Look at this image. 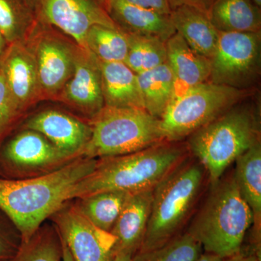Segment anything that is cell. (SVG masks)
I'll use <instances>...</instances> for the list:
<instances>
[{"instance_id": "f35d334b", "label": "cell", "mask_w": 261, "mask_h": 261, "mask_svg": "<svg viewBox=\"0 0 261 261\" xmlns=\"http://www.w3.org/2000/svg\"><path fill=\"white\" fill-rule=\"evenodd\" d=\"M132 257L127 254L118 253L115 256L113 261H130Z\"/></svg>"}, {"instance_id": "74e56055", "label": "cell", "mask_w": 261, "mask_h": 261, "mask_svg": "<svg viewBox=\"0 0 261 261\" xmlns=\"http://www.w3.org/2000/svg\"><path fill=\"white\" fill-rule=\"evenodd\" d=\"M8 46V43H7L5 37H3V34H2L1 31H0V58H1L2 56L4 54Z\"/></svg>"}, {"instance_id": "4fadbf2b", "label": "cell", "mask_w": 261, "mask_h": 261, "mask_svg": "<svg viewBox=\"0 0 261 261\" xmlns=\"http://www.w3.org/2000/svg\"><path fill=\"white\" fill-rule=\"evenodd\" d=\"M57 98L89 119L95 116L105 106L97 58L78 47L73 74Z\"/></svg>"}, {"instance_id": "f1b7e54d", "label": "cell", "mask_w": 261, "mask_h": 261, "mask_svg": "<svg viewBox=\"0 0 261 261\" xmlns=\"http://www.w3.org/2000/svg\"><path fill=\"white\" fill-rule=\"evenodd\" d=\"M202 252L200 244L185 231L159 248L136 252L130 261H196Z\"/></svg>"}, {"instance_id": "44dd1931", "label": "cell", "mask_w": 261, "mask_h": 261, "mask_svg": "<svg viewBox=\"0 0 261 261\" xmlns=\"http://www.w3.org/2000/svg\"><path fill=\"white\" fill-rule=\"evenodd\" d=\"M98 65L105 106L145 110L137 75L133 70L123 62L102 63L98 61Z\"/></svg>"}, {"instance_id": "9c48e42d", "label": "cell", "mask_w": 261, "mask_h": 261, "mask_svg": "<svg viewBox=\"0 0 261 261\" xmlns=\"http://www.w3.org/2000/svg\"><path fill=\"white\" fill-rule=\"evenodd\" d=\"M260 32H220L209 82L248 90L260 72Z\"/></svg>"}, {"instance_id": "ac0fdd59", "label": "cell", "mask_w": 261, "mask_h": 261, "mask_svg": "<svg viewBox=\"0 0 261 261\" xmlns=\"http://www.w3.org/2000/svg\"><path fill=\"white\" fill-rule=\"evenodd\" d=\"M235 181L253 216L251 243L247 248L260 255L261 144L256 142L235 161Z\"/></svg>"}, {"instance_id": "7402d4cb", "label": "cell", "mask_w": 261, "mask_h": 261, "mask_svg": "<svg viewBox=\"0 0 261 261\" xmlns=\"http://www.w3.org/2000/svg\"><path fill=\"white\" fill-rule=\"evenodd\" d=\"M207 16L220 32H260V8L252 0H216Z\"/></svg>"}, {"instance_id": "5b68a950", "label": "cell", "mask_w": 261, "mask_h": 261, "mask_svg": "<svg viewBox=\"0 0 261 261\" xmlns=\"http://www.w3.org/2000/svg\"><path fill=\"white\" fill-rule=\"evenodd\" d=\"M258 141L260 130L253 108L236 105L194 132L186 142L191 155L205 167L211 185Z\"/></svg>"}, {"instance_id": "1f68e13d", "label": "cell", "mask_w": 261, "mask_h": 261, "mask_svg": "<svg viewBox=\"0 0 261 261\" xmlns=\"http://www.w3.org/2000/svg\"><path fill=\"white\" fill-rule=\"evenodd\" d=\"M124 1L136 6L153 10L161 14L169 15L171 12L168 0H124Z\"/></svg>"}, {"instance_id": "d6a6232c", "label": "cell", "mask_w": 261, "mask_h": 261, "mask_svg": "<svg viewBox=\"0 0 261 261\" xmlns=\"http://www.w3.org/2000/svg\"><path fill=\"white\" fill-rule=\"evenodd\" d=\"M216 0H168L171 10L181 5L193 7L207 15L209 10Z\"/></svg>"}, {"instance_id": "277c9868", "label": "cell", "mask_w": 261, "mask_h": 261, "mask_svg": "<svg viewBox=\"0 0 261 261\" xmlns=\"http://www.w3.org/2000/svg\"><path fill=\"white\" fill-rule=\"evenodd\" d=\"M210 186L186 232L200 244L204 251L225 258L241 250L253 216L240 194L233 172Z\"/></svg>"}, {"instance_id": "ba28073f", "label": "cell", "mask_w": 261, "mask_h": 261, "mask_svg": "<svg viewBox=\"0 0 261 261\" xmlns=\"http://www.w3.org/2000/svg\"><path fill=\"white\" fill-rule=\"evenodd\" d=\"M77 159L62 152L42 134L23 128L0 145V176L25 179L44 176Z\"/></svg>"}, {"instance_id": "603a6c76", "label": "cell", "mask_w": 261, "mask_h": 261, "mask_svg": "<svg viewBox=\"0 0 261 261\" xmlns=\"http://www.w3.org/2000/svg\"><path fill=\"white\" fill-rule=\"evenodd\" d=\"M137 75L144 108L149 114L161 119L174 94L172 72L166 62Z\"/></svg>"}, {"instance_id": "ffe728a7", "label": "cell", "mask_w": 261, "mask_h": 261, "mask_svg": "<svg viewBox=\"0 0 261 261\" xmlns=\"http://www.w3.org/2000/svg\"><path fill=\"white\" fill-rule=\"evenodd\" d=\"M169 18L176 33L189 47L208 59L214 56L219 32L206 13L193 7L181 5L171 10Z\"/></svg>"}, {"instance_id": "6da1fadb", "label": "cell", "mask_w": 261, "mask_h": 261, "mask_svg": "<svg viewBox=\"0 0 261 261\" xmlns=\"http://www.w3.org/2000/svg\"><path fill=\"white\" fill-rule=\"evenodd\" d=\"M190 155L186 142L163 141L132 153L97 159L93 171L70 190L68 201L106 191L153 190Z\"/></svg>"}, {"instance_id": "7c38bea8", "label": "cell", "mask_w": 261, "mask_h": 261, "mask_svg": "<svg viewBox=\"0 0 261 261\" xmlns=\"http://www.w3.org/2000/svg\"><path fill=\"white\" fill-rule=\"evenodd\" d=\"M106 7V0H41L37 18L59 29L86 51V38L92 27L118 29Z\"/></svg>"}, {"instance_id": "9a60e30c", "label": "cell", "mask_w": 261, "mask_h": 261, "mask_svg": "<svg viewBox=\"0 0 261 261\" xmlns=\"http://www.w3.org/2000/svg\"><path fill=\"white\" fill-rule=\"evenodd\" d=\"M24 128L42 134L62 152L75 158L82 157L92 136L89 123L57 110L33 115L25 121Z\"/></svg>"}, {"instance_id": "cb8c5ba5", "label": "cell", "mask_w": 261, "mask_h": 261, "mask_svg": "<svg viewBox=\"0 0 261 261\" xmlns=\"http://www.w3.org/2000/svg\"><path fill=\"white\" fill-rule=\"evenodd\" d=\"M132 194L123 191H106L75 199V206L94 226L111 232Z\"/></svg>"}, {"instance_id": "8992f818", "label": "cell", "mask_w": 261, "mask_h": 261, "mask_svg": "<svg viewBox=\"0 0 261 261\" xmlns=\"http://www.w3.org/2000/svg\"><path fill=\"white\" fill-rule=\"evenodd\" d=\"M89 123L92 136L82 152L87 159L132 153L166 141L161 120L144 109L105 106Z\"/></svg>"}, {"instance_id": "8d00e7d4", "label": "cell", "mask_w": 261, "mask_h": 261, "mask_svg": "<svg viewBox=\"0 0 261 261\" xmlns=\"http://www.w3.org/2000/svg\"><path fill=\"white\" fill-rule=\"evenodd\" d=\"M62 243H63V257H62V261H74L63 239H62Z\"/></svg>"}, {"instance_id": "d6986e66", "label": "cell", "mask_w": 261, "mask_h": 261, "mask_svg": "<svg viewBox=\"0 0 261 261\" xmlns=\"http://www.w3.org/2000/svg\"><path fill=\"white\" fill-rule=\"evenodd\" d=\"M166 47V63L172 72L174 82L173 99L196 85L209 82L210 59L192 49L179 34L176 33L170 37Z\"/></svg>"}, {"instance_id": "e0dca14e", "label": "cell", "mask_w": 261, "mask_h": 261, "mask_svg": "<svg viewBox=\"0 0 261 261\" xmlns=\"http://www.w3.org/2000/svg\"><path fill=\"white\" fill-rule=\"evenodd\" d=\"M106 11L118 29L127 34L166 41L176 31L169 15L129 4L124 0H107Z\"/></svg>"}, {"instance_id": "83f0119b", "label": "cell", "mask_w": 261, "mask_h": 261, "mask_svg": "<svg viewBox=\"0 0 261 261\" xmlns=\"http://www.w3.org/2000/svg\"><path fill=\"white\" fill-rule=\"evenodd\" d=\"M127 37L128 49L124 63L136 74L148 71L166 63V42L159 38L145 36L127 34Z\"/></svg>"}, {"instance_id": "d590c367", "label": "cell", "mask_w": 261, "mask_h": 261, "mask_svg": "<svg viewBox=\"0 0 261 261\" xmlns=\"http://www.w3.org/2000/svg\"><path fill=\"white\" fill-rule=\"evenodd\" d=\"M221 257L208 252H202V255L196 261H221Z\"/></svg>"}, {"instance_id": "52a82bcc", "label": "cell", "mask_w": 261, "mask_h": 261, "mask_svg": "<svg viewBox=\"0 0 261 261\" xmlns=\"http://www.w3.org/2000/svg\"><path fill=\"white\" fill-rule=\"evenodd\" d=\"M248 90L204 82L175 98L161 118L164 139L181 142L241 102Z\"/></svg>"}, {"instance_id": "d4e9b609", "label": "cell", "mask_w": 261, "mask_h": 261, "mask_svg": "<svg viewBox=\"0 0 261 261\" xmlns=\"http://www.w3.org/2000/svg\"><path fill=\"white\" fill-rule=\"evenodd\" d=\"M128 49L127 34L118 29L94 25L86 38V51L102 63H124Z\"/></svg>"}, {"instance_id": "484cf974", "label": "cell", "mask_w": 261, "mask_h": 261, "mask_svg": "<svg viewBox=\"0 0 261 261\" xmlns=\"http://www.w3.org/2000/svg\"><path fill=\"white\" fill-rule=\"evenodd\" d=\"M63 243L53 224L44 223L27 241L22 242L13 261H62Z\"/></svg>"}, {"instance_id": "30bf717a", "label": "cell", "mask_w": 261, "mask_h": 261, "mask_svg": "<svg viewBox=\"0 0 261 261\" xmlns=\"http://www.w3.org/2000/svg\"><path fill=\"white\" fill-rule=\"evenodd\" d=\"M49 219L74 261H113L114 259L116 238L84 217L73 200L65 202Z\"/></svg>"}, {"instance_id": "4dcf8cb0", "label": "cell", "mask_w": 261, "mask_h": 261, "mask_svg": "<svg viewBox=\"0 0 261 261\" xmlns=\"http://www.w3.org/2000/svg\"><path fill=\"white\" fill-rule=\"evenodd\" d=\"M21 243L18 230L0 211V261H13Z\"/></svg>"}, {"instance_id": "2e32d148", "label": "cell", "mask_w": 261, "mask_h": 261, "mask_svg": "<svg viewBox=\"0 0 261 261\" xmlns=\"http://www.w3.org/2000/svg\"><path fill=\"white\" fill-rule=\"evenodd\" d=\"M152 202V190L130 196L111 231L116 238L115 256L118 253L133 256L139 251L145 238Z\"/></svg>"}, {"instance_id": "ab89813d", "label": "cell", "mask_w": 261, "mask_h": 261, "mask_svg": "<svg viewBox=\"0 0 261 261\" xmlns=\"http://www.w3.org/2000/svg\"><path fill=\"white\" fill-rule=\"evenodd\" d=\"M255 5H257L259 8L261 7V0H252Z\"/></svg>"}, {"instance_id": "5bb4252c", "label": "cell", "mask_w": 261, "mask_h": 261, "mask_svg": "<svg viewBox=\"0 0 261 261\" xmlns=\"http://www.w3.org/2000/svg\"><path fill=\"white\" fill-rule=\"evenodd\" d=\"M0 70L10 93L22 112L42 98L37 64L25 42L8 46L0 58Z\"/></svg>"}, {"instance_id": "4316f807", "label": "cell", "mask_w": 261, "mask_h": 261, "mask_svg": "<svg viewBox=\"0 0 261 261\" xmlns=\"http://www.w3.org/2000/svg\"><path fill=\"white\" fill-rule=\"evenodd\" d=\"M37 23V15L22 0H0V31L8 45L25 42Z\"/></svg>"}, {"instance_id": "7a4b0ae2", "label": "cell", "mask_w": 261, "mask_h": 261, "mask_svg": "<svg viewBox=\"0 0 261 261\" xmlns=\"http://www.w3.org/2000/svg\"><path fill=\"white\" fill-rule=\"evenodd\" d=\"M97 159L81 157L54 172L25 179L0 176V211L25 242L68 201L73 187L93 171Z\"/></svg>"}, {"instance_id": "3957f363", "label": "cell", "mask_w": 261, "mask_h": 261, "mask_svg": "<svg viewBox=\"0 0 261 261\" xmlns=\"http://www.w3.org/2000/svg\"><path fill=\"white\" fill-rule=\"evenodd\" d=\"M208 182L203 165L192 155L163 178L152 190L148 224L138 252L159 248L183 233Z\"/></svg>"}, {"instance_id": "f546056e", "label": "cell", "mask_w": 261, "mask_h": 261, "mask_svg": "<svg viewBox=\"0 0 261 261\" xmlns=\"http://www.w3.org/2000/svg\"><path fill=\"white\" fill-rule=\"evenodd\" d=\"M23 114L10 93L0 70V145L13 133Z\"/></svg>"}, {"instance_id": "836d02e7", "label": "cell", "mask_w": 261, "mask_h": 261, "mask_svg": "<svg viewBox=\"0 0 261 261\" xmlns=\"http://www.w3.org/2000/svg\"><path fill=\"white\" fill-rule=\"evenodd\" d=\"M221 261H261L260 255L250 250L241 249L240 252L231 256L221 259Z\"/></svg>"}, {"instance_id": "8fae6325", "label": "cell", "mask_w": 261, "mask_h": 261, "mask_svg": "<svg viewBox=\"0 0 261 261\" xmlns=\"http://www.w3.org/2000/svg\"><path fill=\"white\" fill-rule=\"evenodd\" d=\"M28 39H32L27 44L37 64L42 98H57L73 74L78 47L42 31L38 20Z\"/></svg>"}, {"instance_id": "e575fe53", "label": "cell", "mask_w": 261, "mask_h": 261, "mask_svg": "<svg viewBox=\"0 0 261 261\" xmlns=\"http://www.w3.org/2000/svg\"><path fill=\"white\" fill-rule=\"evenodd\" d=\"M22 1L25 3L29 9L32 10L34 14L37 15L41 0H22Z\"/></svg>"}]
</instances>
